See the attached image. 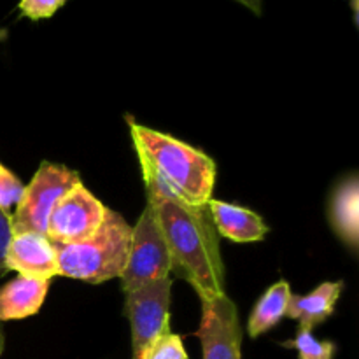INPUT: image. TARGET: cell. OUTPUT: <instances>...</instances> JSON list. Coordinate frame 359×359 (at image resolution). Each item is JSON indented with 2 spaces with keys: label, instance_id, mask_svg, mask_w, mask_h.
Returning <instances> with one entry per match:
<instances>
[{
  "label": "cell",
  "instance_id": "1",
  "mask_svg": "<svg viewBox=\"0 0 359 359\" xmlns=\"http://www.w3.org/2000/svg\"><path fill=\"white\" fill-rule=\"evenodd\" d=\"M146 189L170 252L172 270L195 290L200 302L226 294L219 237L209 209L188 205L158 189Z\"/></svg>",
  "mask_w": 359,
  "mask_h": 359
},
{
  "label": "cell",
  "instance_id": "2",
  "mask_svg": "<svg viewBox=\"0 0 359 359\" xmlns=\"http://www.w3.org/2000/svg\"><path fill=\"white\" fill-rule=\"evenodd\" d=\"M133 149L146 188L158 189L193 207H207L217 168L203 151L140 123H130Z\"/></svg>",
  "mask_w": 359,
  "mask_h": 359
},
{
  "label": "cell",
  "instance_id": "3",
  "mask_svg": "<svg viewBox=\"0 0 359 359\" xmlns=\"http://www.w3.org/2000/svg\"><path fill=\"white\" fill-rule=\"evenodd\" d=\"M132 226L116 210H105L97 233L77 244H55L58 276L88 284L119 279L126 266Z\"/></svg>",
  "mask_w": 359,
  "mask_h": 359
},
{
  "label": "cell",
  "instance_id": "4",
  "mask_svg": "<svg viewBox=\"0 0 359 359\" xmlns=\"http://www.w3.org/2000/svg\"><path fill=\"white\" fill-rule=\"evenodd\" d=\"M170 252L165 244L153 205L147 202L135 226H132L128 259L125 270L119 276L121 290L125 294H130L167 279L170 277Z\"/></svg>",
  "mask_w": 359,
  "mask_h": 359
},
{
  "label": "cell",
  "instance_id": "5",
  "mask_svg": "<svg viewBox=\"0 0 359 359\" xmlns=\"http://www.w3.org/2000/svg\"><path fill=\"white\" fill-rule=\"evenodd\" d=\"M79 182L81 177L76 170H70L65 165L42 161L30 184L25 186L23 195L11 214L13 233L32 231L46 235L48 217L53 207Z\"/></svg>",
  "mask_w": 359,
  "mask_h": 359
},
{
  "label": "cell",
  "instance_id": "6",
  "mask_svg": "<svg viewBox=\"0 0 359 359\" xmlns=\"http://www.w3.org/2000/svg\"><path fill=\"white\" fill-rule=\"evenodd\" d=\"M172 279L125 294V316L132 332V359H146L151 344L170 328Z\"/></svg>",
  "mask_w": 359,
  "mask_h": 359
},
{
  "label": "cell",
  "instance_id": "7",
  "mask_svg": "<svg viewBox=\"0 0 359 359\" xmlns=\"http://www.w3.org/2000/svg\"><path fill=\"white\" fill-rule=\"evenodd\" d=\"M107 207L79 182L53 207L46 237L55 244H77L93 237L102 226Z\"/></svg>",
  "mask_w": 359,
  "mask_h": 359
},
{
  "label": "cell",
  "instance_id": "8",
  "mask_svg": "<svg viewBox=\"0 0 359 359\" xmlns=\"http://www.w3.org/2000/svg\"><path fill=\"white\" fill-rule=\"evenodd\" d=\"M195 337L202 346V359H242V326L233 300L223 294L202 302Z\"/></svg>",
  "mask_w": 359,
  "mask_h": 359
},
{
  "label": "cell",
  "instance_id": "9",
  "mask_svg": "<svg viewBox=\"0 0 359 359\" xmlns=\"http://www.w3.org/2000/svg\"><path fill=\"white\" fill-rule=\"evenodd\" d=\"M6 270H14L18 276L28 279L49 280L58 277V262L53 242L46 235L32 233H13L7 244L4 256Z\"/></svg>",
  "mask_w": 359,
  "mask_h": 359
},
{
  "label": "cell",
  "instance_id": "10",
  "mask_svg": "<svg viewBox=\"0 0 359 359\" xmlns=\"http://www.w3.org/2000/svg\"><path fill=\"white\" fill-rule=\"evenodd\" d=\"M330 226L353 255L359 248V181L353 174L339 182L330 196Z\"/></svg>",
  "mask_w": 359,
  "mask_h": 359
},
{
  "label": "cell",
  "instance_id": "11",
  "mask_svg": "<svg viewBox=\"0 0 359 359\" xmlns=\"http://www.w3.org/2000/svg\"><path fill=\"white\" fill-rule=\"evenodd\" d=\"M207 209H209L217 235L231 242H238V244L259 242L269 233V226L263 217L248 207L210 198Z\"/></svg>",
  "mask_w": 359,
  "mask_h": 359
},
{
  "label": "cell",
  "instance_id": "12",
  "mask_svg": "<svg viewBox=\"0 0 359 359\" xmlns=\"http://www.w3.org/2000/svg\"><path fill=\"white\" fill-rule=\"evenodd\" d=\"M344 290V280H328L309 294H291L286 316L298 323V328L314 330L335 314L337 302Z\"/></svg>",
  "mask_w": 359,
  "mask_h": 359
},
{
  "label": "cell",
  "instance_id": "13",
  "mask_svg": "<svg viewBox=\"0 0 359 359\" xmlns=\"http://www.w3.org/2000/svg\"><path fill=\"white\" fill-rule=\"evenodd\" d=\"M49 291V280L18 276L0 287V325L39 314Z\"/></svg>",
  "mask_w": 359,
  "mask_h": 359
},
{
  "label": "cell",
  "instance_id": "14",
  "mask_svg": "<svg viewBox=\"0 0 359 359\" xmlns=\"http://www.w3.org/2000/svg\"><path fill=\"white\" fill-rule=\"evenodd\" d=\"M291 294L293 291H291L290 283L279 280L259 297L248 321V333L251 339L265 335L270 330L276 328L283 321V318H286Z\"/></svg>",
  "mask_w": 359,
  "mask_h": 359
},
{
  "label": "cell",
  "instance_id": "15",
  "mask_svg": "<svg viewBox=\"0 0 359 359\" xmlns=\"http://www.w3.org/2000/svg\"><path fill=\"white\" fill-rule=\"evenodd\" d=\"M283 347L297 351L298 359H333L337 353L335 344L328 340H318L311 330L304 328H298L297 337L283 342Z\"/></svg>",
  "mask_w": 359,
  "mask_h": 359
},
{
  "label": "cell",
  "instance_id": "16",
  "mask_svg": "<svg viewBox=\"0 0 359 359\" xmlns=\"http://www.w3.org/2000/svg\"><path fill=\"white\" fill-rule=\"evenodd\" d=\"M146 359H188L182 339L167 328L154 339Z\"/></svg>",
  "mask_w": 359,
  "mask_h": 359
},
{
  "label": "cell",
  "instance_id": "17",
  "mask_svg": "<svg viewBox=\"0 0 359 359\" xmlns=\"http://www.w3.org/2000/svg\"><path fill=\"white\" fill-rule=\"evenodd\" d=\"M23 189L25 186L21 184L18 175H14L13 172L0 161V210L11 216L13 210L16 209L21 195H23Z\"/></svg>",
  "mask_w": 359,
  "mask_h": 359
},
{
  "label": "cell",
  "instance_id": "18",
  "mask_svg": "<svg viewBox=\"0 0 359 359\" xmlns=\"http://www.w3.org/2000/svg\"><path fill=\"white\" fill-rule=\"evenodd\" d=\"M65 2L67 0H20L18 9H20L21 16L32 21H39L55 16L56 11L62 9Z\"/></svg>",
  "mask_w": 359,
  "mask_h": 359
},
{
  "label": "cell",
  "instance_id": "19",
  "mask_svg": "<svg viewBox=\"0 0 359 359\" xmlns=\"http://www.w3.org/2000/svg\"><path fill=\"white\" fill-rule=\"evenodd\" d=\"M11 237H13L11 216L0 210V277H4L7 273L6 263H4V256H6V249H7V244H9Z\"/></svg>",
  "mask_w": 359,
  "mask_h": 359
},
{
  "label": "cell",
  "instance_id": "20",
  "mask_svg": "<svg viewBox=\"0 0 359 359\" xmlns=\"http://www.w3.org/2000/svg\"><path fill=\"white\" fill-rule=\"evenodd\" d=\"M235 2L248 7V9L251 11V13H255L256 16H262L263 14V0H235Z\"/></svg>",
  "mask_w": 359,
  "mask_h": 359
},
{
  "label": "cell",
  "instance_id": "21",
  "mask_svg": "<svg viewBox=\"0 0 359 359\" xmlns=\"http://www.w3.org/2000/svg\"><path fill=\"white\" fill-rule=\"evenodd\" d=\"M351 2V9H353V14H354V23H356V27L359 25V0H349Z\"/></svg>",
  "mask_w": 359,
  "mask_h": 359
},
{
  "label": "cell",
  "instance_id": "22",
  "mask_svg": "<svg viewBox=\"0 0 359 359\" xmlns=\"http://www.w3.org/2000/svg\"><path fill=\"white\" fill-rule=\"evenodd\" d=\"M4 347H6V337H4V330L2 326H0V358H2Z\"/></svg>",
  "mask_w": 359,
  "mask_h": 359
},
{
  "label": "cell",
  "instance_id": "23",
  "mask_svg": "<svg viewBox=\"0 0 359 359\" xmlns=\"http://www.w3.org/2000/svg\"><path fill=\"white\" fill-rule=\"evenodd\" d=\"M4 37H6V30H0V41H2Z\"/></svg>",
  "mask_w": 359,
  "mask_h": 359
}]
</instances>
